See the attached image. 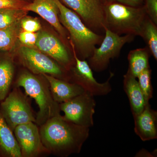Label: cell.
<instances>
[{
    "instance_id": "cell-1",
    "label": "cell",
    "mask_w": 157,
    "mask_h": 157,
    "mask_svg": "<svg viewBox=\"0 0 157 157\" xmlns=\"http://www.w3.org/2000/svg\"><path fill=\"white\" fill-rule=\"evenodd\" d=\"M43 145L50 154L67 157L81 151L89 136V128L76 125L59 114L39 127Z\"/></svg>"
},
{
    "instance_id": "cell-2",
    "label": "cell",
    "mask_w": 157,
    "mask_h": 157,
    "mask_svg": "<svg viewBox=\"0 0 157 157\" xmlns=\"http://www.w3.org/2000/svg\"><path fill=\"white\" fill-rule=\"evenodd\" d=\"M12 86L23 88L26 94L36 101L39 107L36 121L38 126L60 114L59 104L53 100L49 83L43 74L36 75L27 70H21Z\"/></svg>"
},
{
    "instance_id": "cell-3",
    "label": "cell",
    "mask_w": 157,
    "mask_h": 157,
    "mask_svg": "<svg viewBox=\"0 0 157 157\" xmlns=\"http://www.w3.org/2000/svg\"><path fill=\"white\" fill-rule=\"evenodd\" d=\"M55 1L59 9L60 22L70 35V45L78 59H87L93 54L96 46L101 44L104 35L94 32L85 24L76 12L65 6L59 0Z\"/></svg>"
},
{
    "instance_id": "cell-4",
    "label": "cell",
    "mask_w": 157,
    "mask_h": 157,
    "mask_svg": "<svg viewBox=\"0 0 157 157\" xmlns=\"http://www.w3.org/2000/svg\"><path fill=\"white\" fill-rule=\"evenodd\" d=\"M105 27L121 36H140L143 23L147 16L144 6L133 7L118 2L104 4Z\"/></svg>"
},
{
    "instance_id": "cell-5",
    "label": "cell",
    "mask_w": 157,
    "mask_h": 157,
    "mask_svg": "<svg viewBox=\"0 0 157 157\" xmlns=\"http://www.w3.org/2000/svg\"><path fill=\"white\" fill-rule=\"evenodd\" d=\"M9 94L0 102V111L13 132L19 125L33 122L36 116L29 99L20 87H13Z\"/></svg>"
},
{
    "instance_id": "cell-6",
    "label": "cell",
    "mask_w": 157,
    "mask_h": 157,
    "mask_svg": "<svg viewBox=\"0 0 157 157\" xmlns=\"http://www.w3.org/2000/svg\"><path fill=\"white\" fill-rule=\"evenodd\" d=\"M17 54L21 64L31 73L36 75L48 74L70 82L69 71L36 48L22 45Z\"/></svg>"
},
{
    "instance_id": "cell-7",
    "label": "cell",
    "mask_w": 157,
    "mask_h": 157,
    "mask_svg": "<svg viewBox=\"0 0 157 157\" xmlns=\"http://www.w3.org/2000/svg\"><path fill=\"white\" fill-rule=\"evenodd\" d=\"M104 30V39L100 47H96L91 56L87 59L90 67L97 72L107 69L110 60L118 57L124 45L133 42L135 37L132 35L120 36L106 27Z\"/></svg>"
},
{
    "instance_id": "cell-8",
    "label": "cell",
    "mask_w": 157,
    "mask_h": 157,
    "mask_svg": "<svg viewBox=\"0 0 157 157\" xmlns=\"http://www.w3.org/2000/svg\"><path fill=\"white\" fill-rule=\"evenodd\" d=\"M75 59V63L69 70L70 82L76 83L84 89L86 91L94 96L106 95L112 90L110 80L114 74L110 72L109 78L104 83H99L93 75L92 70L86 60L77 57L74 48L71 45Z\"/></svg>"
},
{
    "instance_id": "cell-9",
    "label": "cell",
    "mask_w": 157,
    "mask_h": 157,
    "mask_svg": "<svg viewBox=\"0 0 157 157\" xmlns=\"http://www.w3.org/2000/svg\"><path fill=\"white\" fill-rule=\"evenodd\" d=\"M96 106L94 96L85 91L80 95L59 104L61 111L67 120L85 128L94 125V116Z\"/></svg>"
},
{
    "instance_id": "cell-10",
    "label": "cell",
    "mask_w": 157,
    "mask_h": 157,
    "mask_svg": "<svg viewBox=\"0 0 157 157\" xmlns=\"http://www.w3.org/2000/svg\"><path fill=\"white\" fill-rule=\"evenodd\" d=\"M78 14L85 24L97 33H105L104 3L101 0H59Z\"/></svg>"
},
{
    "instance_id": "cell-11",
    "label": "cell",
    "mask_w": 157,
    "mask_h": 157,
    "mask_svg": "<svg viewBox=\"0 0 157 157\" xmlns=\"http://www.w3.org/2000/svg\"><path fill=\"white\" fill-rule=\"evenodd\" d=\"M13 132L21 157H38L50 155L42 143L39 127L36 124L30 122L19 125Z\"/></svg>"
},
{
    "instance_id": "cell-12",
    "label": "cell",
    "mask_w": 157,
    "mask_h": 157,
    "mask_svg": "<svg viewBox=\"0 0 157 157\" xmlns=\"http://www.w3.org/2000/svg\"><path fill=\"white\" fill-rule=\"evenodd\" d=\"M36 47L59 63L69 71L75 63L73 54H71L61 40L51 33L38 32Z\"/></svg>"
},
{
    "instance_id": "cell-13",
    "label": "cell",
    "mask_w": 157,
    "mask_h": 157,
    "mask_svg": "<svg viewBox=\"0 0 157 157\" xmlns=\"http://www.w3.org/2000/svg\"><path fill=\"white\" fill-rule=\"evenodd\" d=\"M23 9L39 14L54 28L63 39H67V32L60 22L59 9L55 0H33Z\"/></svg>"
},
{
    "instance_id": "cell-14",
    "label": "cell",
    "mask_w": 157,
    "mask_h": 157,
    "mask_svg": "<svg viewBox=\"0 0 157 157\" xmlns=\"http://www.w3.org/2000/svg\"><path fill=\"white\" fill-rule=\"evenodd\" d=\"M135 133L142 141L157 139V112L147 104L139 114L134 116Z\"/></svg>"
},
{
    "instance_id": "cell-15",
    "label": "cell",
    "mask_w": 157,
    "mask_h": 157,
    "mask_svg": "<svg viewBox=\"0 0 157 157\" xmlns=\"http://www.w3.org/2000/svg\"><path fill=\"white\" fill-rule=\"evenodd\" d=\"M49 85L53 100L59 104L67 102L86 91L80 86L59 79L48 74H43Z\"/></svg>"
},
{
    "instance_id": "cell-16",
    "label": "cell",
    "mask_w": 157,
    "mask_h": 157,
    "mask_svg": "<svg viewBox=\"0 0 157 157\" xmlns=\"http://www.w3.org/2000/svg\"><path fill=\"white\" fill-rule=\"evenodd\" d=\"M136 78L128 70L124 76V90L128 98L133 116L140 113L148 104L145 102Z\"/></svg>"
},
{
    "instance_id": "cell-17",
    "label": "cell",
    "mask_w": 157,
    "mask_h": 157,
    "mask_svg": "<svg viewBox=\"0 0 157 157\" xmlns=\"http://www.w3.org/2000/svg\"><path fill=\"white\" fill-rule=\"evenodd\" d=\"M0 155L3 157H21L14 132L0 111Z\"/></svg>"
},
{
    "instance_id": "cell-18",
    "label": "cell",
    "mask_w": 157,
    "mask_h": 157,
    "mask_svg": "<svg viewBox=\"0 0 157 157\" xmlns=\"http://www.w3.org/2000/svg\"><path fill=\"white\" fill-rule=\"evenodd\" d=\"M14 71L12 59L0 54V102L5 99L12 89Z\"/></svg>"
},
{
    "instance_id": "cell-19",
    "label": "cell",
    "mask_w": 157,
    "mask_h": 157,
    "mask_svg": "<svg viewBox=\"0 0 157 157\" xmlns=\"http://www.w3.org/2000/svg\"><path fill=\"white\" fill-rule=\"evenodd\" d=\"M151 56L150 52L147 47L130 51L128 56V71L137 78L141 72L150 68L149 60Z\"/></svg>"
},
{
    "instance_id": "cell-20",
    "label": "cell",
    "mask_w": 157,
    "mask_h": 157,
    "mask_svg": "<svg viewBox=\"0 0 157 157\" xmlns=\"http://www.w3.org/2000/svg\"><path fill=\"white\" fill-rule=\"evenodd\" d=\"M140 37L146 43L151 55L157 60V25L147 16L141 28Z\"/></svg>"
},
{
    "instance_id": "cell-21",
    "label": "cell",
    "mask_w": 157,
    "mask_h": 157,
    "mask_svg": "<svg viewBox=\"0 0 157 157\" xmlns=\"http://www.w3.org/2000/svg\"><path fill=\"white\" fill-rule=\"evenodd\" d=\"M20 21L9 27L0 29V51H8L14 47L21 30Z\"/></svg>"
},
{
    "instance_id": "cell-22",
    "label": "cell",
    "mask_w": 157,
    "mask_h": 157,
    "mask_svg": "<svg viewBox=\"0 0 157 157\" xmlns=\"http://www.w3.org/2000/svg\"><path fill=\"white\" fill-rule=\"evenodd\" d=\"M28 11L23 9L6 8L0 9V29L9 27L20 21Z\"/></svg>"
},
{
    "instance_id": "cell-23",
    "label": "cell",
    "mask_w": 157,
    "mask_h": 157,
    "mask_svg": "<svg viewBox=\"0 0 157 157\" xmlns=\"http://www.w3.org/2000/svg\"><path fill=\"white\" fill-rule=\"evenodd\" d=\"M151 70L147 69L138 75V82L147 104L153 97V87L151 82Z\"/></svg>"
},
{
    "instance_id": "cell-24",
    "label": "cell",
    "mask_w": 157,
    "mask_h": 157,
    "mask_svg": "<svg viewBox=\"0 0 157 157\" xmlns=\"http://www.w3.org/2000/svg\"><path fill=\"white\" fill-rule=\"evenodd\" d=\"M20 26L22 30L32 33H37L42 28L40 21L38 18L27 15L21 19Z\"/></svg>"
},
{
    "instance_id": "cell-25",
    "label": "cell",
    "mask_w": 157,
    "mask_h": 157,
    "mask_svg": "<svg viewBox=\"0 0 157 157\" xmlns=\"http://www.w3.org/2000/svg\"><path fill=\"white\" fill-rule=\"evenodd\" d=\"M38 32L32 33L24 30H20L17 39L23 46L36 48V43L38 37Z\"/></svg>"
},
{
    "instance_id": "cell-26",
    "label": "cell",
    "mask_w": 157,
    "mask_h": 157,
    "mask_svg": "<svg viewBox=\"0 0 157 157\" xmlns=\"http://www.w3.org/2000/svg\"><path fill=\"white\" fill-rule=\"evenodd\" d=\"M147 15L157 25V0H143Z\"/></svg>"
},
{
    "instance_id": "cell-27",
    "label": "cell",
    "mask_w": 157,
    "mask_h": 157,
    "mask_svg": "<svg viewBox=\"0 0 157 157\" xmlns=\"http://www.w3.org/2000/svg\"><path fill=\"white\" fill-rule=\"evenodd\" d=\"M28 3L26 0H0V9L6 8L23 9Z\"/></svg>"
},
{
    "instance_id": "cell-28",
    "label": "cell",
    "mask_w": 157,
    "mask_h": 157,
    "mask_svg": "<svg viewBox=\"0 0 157 157\" xmlns=\"http://www.w3.org/2000/svg\"><path fill=\"white\" fill-rule=\"evenodd\" d=\"M112 2L121 3L133 7H141L144 6L143 0H106V2Z\"/></svg>"
},
{
    "instance_id": "cell-29",
    "label": "cell",
    "mask_w": 157,
    "mask_h": 157,
    "mask_svg": "<svg viewBox=\"0 0 157 157\" xmlns=\"http://www.w3.org/2000/svg\"><path fill=\"white\" fill-rule=\"evenodd\" d=\"M135 157H152L154 156L152 153L149 152L147 151L146 150L142 149V150L138 152L136 154Z\"/></svg>"
},
{
    "instance_id": "cell-30",
    "label": "cell",
    "mask_w": 157,
    "mask_h": 157,
    "mask_svg": "<svg viewBox=\"0 0 157 157\" xmlns=\"http://www.w3.org/2000/svg\"><path fill=\"white\" fill-rule=\"evenodd\" d=\"M101 1H102V2H103V3H104H104L106 2V0H101Z\"/></svg>"
},
{
    "instance_id": "cell-31",
    "label": "cell",
    "mask_w": 157,
    "mask_h": 157,
    "mask_svg": "<svg viewBox=\"0 0 157 157\" xmlns=\"http://www.w3.org/2000/svg\"><path fill=\"white\" fill-rule=\"evenodd\" d=\"M0 157H1V155H0Z\"/></svg>"
},
{
    "instance_id": "cell-32",
    "label": "cell",
    "mask_w": 157,
    "mask_h": 157,
    "mask_svg": "<svg viewBox=\"0 0 157 157\" xmlns=\"http://www.w3.org/2000/svg\"><path fill=\"white\" fill-rule=\"evenodd\" d=\"M26 1H27V0H26Z\"/></svg>"
}]
</instances>
